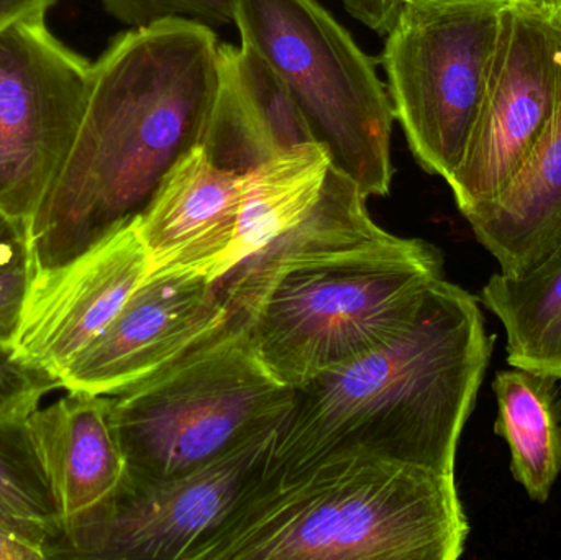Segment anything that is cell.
Listing matches in <instances>:
<instances>
[{
    "instance_id": "cell-1",
    "label": "cell",
    "mask_w": 561,
    "mask_h": 560,
    "mask_svg": "<svg viewBox=\"0 0 561 560\" xmlns=\"http://www.w3.org/2000/svg\"><path fill=\"white\" fill-rule=\"evenodd\" d=\"M332 167L312 213L224 276V295L266 370L297 388L398 338L417 318L444 255L369 216Z\"/></svg>"
},
{
    "instance_id": "cell-2",
    "label": "cell",
    "mask_w": 561,
    "mask_h": 560,
    "mask_svg": "<svg viewBox=\"0 0 561 560\" xmlns=\"http://www.w3.org/2000/svg\"><path fill=\"white\" fill-rule=\"evenodd\" d=\"M216 32L190 19L130 28L92 62L71 153L26 227L33 266H51L137 216L197 147L217 84Z\"/></svg>"
},
{
    "instance_id": "cell-3",
    "label": "cell",
    "mask_w": 561,
    "mask_h": 560,
    "mask_svg": "<svg viewBox=\"0 0 561 560\" xmlns=\"http://www.w3.org/2000/svg\"><path fill=\"white\" fill-rule=\"evenodd\" d=\"M491 352L478 299L437 279L398 338L294 388L262 477L340 454L455 473Z\"/></svg>"
},
{
    "instance_id": "cell-4",
    "label": "cell",
    "mask_w": 561,
    "mask_h": 560,
    "mask_svg": "<svg viewBox=\"0 0 561 560\" xmlns=\"http://www.w3.org/2000/svg\"><path fill=\"white\" fill-rule=\"evenodd\" d=\"M455 473L340 454L259 482L191 560H457Z\"/></svg>"
},
{
    "instance_id": "cell-5",
    "label": "cell",
    "mask_w": 561,
    "mask_h": 560,
    "mask_svg": "<svg viewBox=\"0 0 561 560\" xmlns=\"http://www.w3.org/2000/svg\"><path fill=\"white\" fill-rule=\"evenodd\" d=\"M293 388L260 362L242 324L229 319L176 361L111 397L128 476H181L278 427Z\"/></svg>"
},
{
    "instance_id": "cell-6",
    "label": "cell",
    "mask_w": 561,
    "mask_h": 560,
    "mask_svg": "<svg viewBox=\"0 0 561 560\" xmlns=\"http://www.w3.org/2000/svg\"><path fill=\"white\" fill-rule=\"evenodd\" d=\"M242 43L273 66L332 167L388 196L394 114L375 61L319 0H236Z\"/></svg>"
},
{
    "instance_id": "cell-7",
    "label": "cell",
    "mask_w": 561,
    "mask_h": 560,
    "mask_svg": "<svg viewBox=\"0 0 561 560\" xmlns=\"http://www.w3.org/2000/svg\"><path fill=\"white\" fill-rule=\"evenodd\" d=\"M510 0H404L386 35L388 94L415 161L450 180L477 124Z\"/></svg>"
},
{
    "instance_id": "cell-8",
    "label": "cell",
    "mask_w": 561,
    "mask_h": 560,
    "mask_svg": "<svg viewBox=\"0 0 561 560\" xmlns=\"http://www.w3.org/2000/svg\"><path fill=\"white\" fill-rule=\"evenodd\" d=\"M91 78L45 19L0 32V213L25 232L71 153Z\"/></svg>"
},
{
    "instance_id": "cell-9",
    "label": "cell",
    "mask_w": 561,
    "mask_h": 560,
    "mask_svg": "<svg viewBox=\"0 0 561 560\" xmlns=\"http://www.w3.org/2000/svg\"><path fill=\"white\" fill-rule=\"evenodd\" d=\"M275 433L181 476L147 480L125 472L111 499L66 529L53 559L191 560L259 482Z\"/></svg>"
},
{
    "instance_id": "cell-10",
    "label": "cell",
    "mask_w": 561,
    "mask_h": 560,
    "mask_svg": "<svg viewBox=\"0 0 561 560\" xmlns=\"http://www.w3.org/2000/svg\"><path fill=\"white\" fill-rule=\"evenodd\" d=\"M560 92L561 19L507 3L477 124L447 181L465 219L529 168L549 137Z\"/></svg>"
},
{
    "instance_id": "cell-11",
    "label": "cell",
    "mask_w": 561,
    "mask_h": 560,
    "mask_svg": "<svg viewBox=\"0 0 561 560\" xmlns=\"http://www.w3.org/2000/svg\"><path fill=\"white\" fill-rule=\"evenodd\" d=\"M148 272L150 259L135 217L65 262L33 266L13 354L59 381L76 355L111 324Z\"/></svg>"
},
{
    "instance_id": "cell-12",
    "label": "cell",
    "mask_w": 561,
    "mask_h": 560,
    "mask_svg": "<svg viewBox=\"0 0 561 560\" xmlns=\"http://www.w3.org/2000/svg\"><path fill=\"white\" fill-rule=\"evenodd\" d=\"M229 316L220 279L148 275L111 324L62 372L61 388L115 397L176 361Z\"/></svg>"
},
{
    "instance_id": "cell-13",
    "label": "cell",
    "mask_w": 561,
    "mask_h": 560,
    "mask_svg": "<svg viewBox=\"0 0 561 560\" xmlns=\"http://www.w3.org/2000/svg\"><path fill=\"white\" fill-rule=\"evenodd\" d=\"M245 174L217 167L197 145L168 171L135 216L150 259L148 275L219 282L233 270Z\"/></svg>"
},
{
    "instance_id": "cell-14",
    "label": "cell",
    "mask_w": 561,
    "mask_h": 560,
    "mask_svg": "<svg viewBox=\"0 0 561 560\" xmlns=\"http://www.w3.org/2000/svg\"><path fill=\"white\" fill-rule=\"evenodd\" d=\"M316 144L289 89L252 46L219 45L217 84L199 147L224 170L245 174Z\"/></svg>"
},
{
    "instance_id": "cell-15",
    "label": "cell",
    "mask_w": 561,
    "mask_h": 560,
    "mask_svg": "<svg viewBox=\"0 0 561 560\" xmlns=\"http://www.w3.org/2000/svg\"><path fill=\"white\" fill-rule=\"evenodd\" d=\"M66 393L28 418L65 533L111 499L127 470L111 397Z\"/></svg>"
},
{
    "instance_id": "cell-16",
    "label": "cell",
    "mask_w": 561,
    "mask_h": 560,
    "mask_svg": "<svg viewBox=\"0 0 561 560\" xmlns=\"http://www.w3.org/2000/svg\"><path fill=\"white\" fill-rule=\"evenodd\" d=\"M504 275L523 276L561 243V92L549 137L519 180L467 217Z\"/></svg>"
},
{
    "instance_id": "cell-17",
    "label": "cell",
    "mask_w": 561,
    "mask_h": 560,
    "mask_svg": "<svg viewBox=\"0 0 561 560\" xmlns=\"http://www.w3.org/2000/svg\"><path fill=\"white\" fill-rule=\"evenodd\" d=\"M559 378L511 367L493 380L494 434L506 441L511 473L536 503H547L561 476Z\"/></svg>"
},
{
    "instance_id": "cell-18",
    "label": "cell",
    "mask_w": 561,
    "mask_h": 560,
    "mask_svg": "<svg viewBox=\"0 0 561 560\" xmlns=\"http://www.w3.org/2000/svg\"><path fill=\"white\" fill-rule=\"evenodd\" d=\"M330 170L329 151L312 144L245 173L233 270L296 229L312 213Z\"/></svg>"
},
{
    "instance_id": "cell-19",
    "label": "cell",
    "mask_w": 561,
    "mask_h": 560,
    "mask_svg": "<svg viewBox=\"0 0 561 560\" xmlns=\"http://www.w3.org/2000/svg\"><path fill=\"white\" fill-rule=\"evenodd\" d=\"M480 301L503 322L511 367L561 380V243L523 276H491Z\"/></svg>"
},
{
    "instance_id": "cell-20",
    "label": "cell",
    "mask_w": 561,
    "mask_h": 560,
    "mask_svg": "<svg viewBox=\"0 0 561 560\" xmlns=\"http://www.w3.org/2000/svg\"><path fill=\"white\" fill-rule=\"evenodd\" d=\"M0 525L45 549L48 559L65 536L28 418L0 424Z\"/></svg>"
},
{
    "instance_id": "cell-21",
    "label": "cell",
    "mask_w": 561,
    "mask_h": 560,
    "mask_svg": "<svg viewBox=\"0 0 561 560\" xmlns=\"http://www.w3.org/2000/svg\"><path fill=\"white\" fill-rule=\"evenodd\" d=\"M108 13L130 28H144L170 19H190L204 25L236 22V0H101Z\"/></svg>"
},
{
    "instance_id": "cell-22",
    "label": "cell",
    "mask_w": 561,
    "mask_h": 560,
    "mask_svg": "<svg viewBox=\"0 0 561 560\" xmlns=\"http://www.w3.org/2000/svg\"><path fill=\"white\" fill-rule=\"evenodd\" d=\"M58 388L56 378L23 364L12 348L0 347V424L32 416Z\"/></svg>"
},
{
    "instance_id": "cell-23",
    "label": "cell",
    "mask_w": 561,
    "mask_h": 560,
    "mask_svg": "<svg viewBox=\"0 0 561 560\" xmlns=\"http://www.w3.org/2000/svg\"><path fill=\"white\" fill-rule=\"evenodd\" d=\"M32 270V259L0 268V347L12 348Z\"/></svg>"
},
{
    "instance_id": "cell-24",
    "label": "cell",
    "mask_w": 561,
    "mask_h": 560,
    "mask_svg": "<svg viewBox=\"0 0 561 560\" xmlns=\"http://www.w3.org/2000/svg\"><path fill=\"white\" fill-rule=\"evenodd\" d=\"M342 2L353 19L382 36L388 35L404 3L396 0H342Z\"/></svg>"
},
{
    "instance_id": "cell-25",
    "label": "cell",
    "mask_w": 561,
    "mask_h": 560,
    "mask_svg": "<svg viewBox=\"0 0 561 560\" xmlns=\"http://www.w3.org/2000/svg\"><path fill=\"white\" fill-rule=\"evenodd\" d=\"M32 259L26 245L25 229L0 213V268Z\"/></svg>"
},
{
    "instance_id": "cell-26",
    "label": "cell",
    "mask_w": 561,
    "mask_h": 560,
    "mask_svg": "<svg viewBox=\"0 0 561 560\" xmlns=\"http://www.w3.org/2000/svg\"><path fill=\"white\" fill-rule=\"evenodd\" d=\"M56 0H0V32L20 20L45 19Z\"/></svg>"
},
{
    "instance_id": "cell-27",
    "label": "cell",
    "mask_w": 561,
    "mask_h": 560,
    "mask_svg": "<svg viewBox=\"0 0 561 560\" xmlns=\"http://www.w3.org/2000/svg\"><path fill=\"white\" fill-rule=\"evenodd\" d=\"M45 549L0 525V560H46Z\"/></svg>"
},
{
    "instance_id": "cell-28",
    "label": "cell",
    "mask_w": 561,
    "mask_h": 560,
    "mask_svg": "<svg viewBox=\"0 0 561 560\" xmlns=\"http://www.w3.org/2000/svg\"><path fill=\"white\" fill-rule=\"evenodd\" d=\"M510 2L536 10L543 15L553 16V19H561V0H510Z\"/></svg>"
},
{
    "instance_id": "cell-29",
    "label": "cell",
    "mask_w": 561,
    "mask_h": 560,
    "mask_svg": "<svg viewBox=\"0 0 561 560\" xmlns=\"http://www.w3.org/2000/svg\"><path fill=\"white\" fill-rule=\"evenodd\" d=\"M396 2L402 3L404 2V0H396Z\"/></svg>"
}]
</instances>
